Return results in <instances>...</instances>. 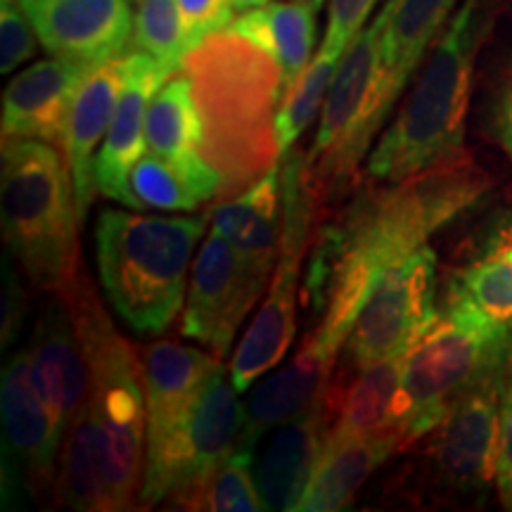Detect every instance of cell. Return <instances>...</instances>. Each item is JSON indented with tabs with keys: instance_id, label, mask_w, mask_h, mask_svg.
Masks as SVG:
<instances>
[{
	"instance_id": "cell-1",
	"label": "cell",
	"mask_w": 512,
	"mask_h": 512,
	"mask_svg": "<svg viewBox=\"0 0 512 512\" xmlns=\"http://www.w3.org/2000/svg\"><path fill=\"white\" fill-rule=\"evenodd\" d=\"M60 297L86 351L91 392L64 434L57 503L81 512L131 510L145 477L143 361L114 328L86 271Z\"/></svg>"
},
{
	"instance_id": "cell-2",
	"label": "cell",
	"mask_w": 512,
	"mask_h": 512,
	"mask_svg": "<svg viewBox=\"0 0 512 512\" xmlns=\"http://www.w3.org/2000/svg\"><path fill=\"white\" fill-rule=\"evenodd\" d=\"M494 178L470 155L403 181H370L320 223L306 275V309H325L332 278L361 273L377 280L384 268L427 245L448 223L470 214Z\"/></svg>"
},
{
	"instance_id": "cell-3",
	"label": "cell",
	"mask_w": 512,
	"mask_h": 512,
	"mask_svg": "<svg viewBox=\"0 0 512 512\" xmlns=\"http://www.w3.org/2000/svg\"><path fill=\"white\" fill-rule=\"evenodd\" d=\"M181 72L202 117V157L221 178L219 200L238 197L283 157L275 133L283 69L264 48L226 29L192 48Z\"/></svg>"
},
{
	"instance_id": "cell-4",
	"label": "cell",
	"mask_w": 512,
	"mask_h": 512,
	"mask_svg": "<svg viewBox=\"0 0 512 512\" xmlns=\"http://www.w3.org/2000/svg\"><path fill=\"white\" fill-rule=\"evenodd\" d=\"M501 0H463L427 55L408 100L366 164L370 181L394 183L465 157V128L477 60Z\"/></svg>"
},
{
	"instance_id": "cell-5",
	"label": "cell",
	"mask_w": 512,
	"mask_h": 512,
	"mask_svg": "<svg viewBox=\"0 0 512 512\" xmlns=\"http://www.w3.org/2000/svg\"><path fill=\"white\" fill-rule=\"evenodd\" d=\"M207 216H145L102 209L95 226L100 283L136 335L155 337L174 323L185 278Z\"/></svg>"
},
{
	"instance_id": "cell-6",
	"label": "cell",
	"mask_w": 512,
	"mask_h": 512,
	"mask_svg": "<svg viewBox=\"0 0 512 512\" xmlns=\"http://www.w3.org/2000/svg\"><path fill=\"white\" fill-rule=\"evenodd\" d=\"M57 145L3 138L0 209L5 245L38 290L64 294L83 271L69 162Z\"/></svg>"
},
{
	"instance_id": "cell-7",
	"label": "cell",
	"mask_w": 512,
	"mask_h": 512,
	"mask_svg": "<svg viewBox=\"0 0 512 512\" xmlns=\"http://www.w3.org/2000/svg\"><path fill=\"white\" fill-rule=\"evenodd\" d=\"M396 100L382 64L380 22L375 17L344 50L320 114L316 140L304 159V185L323 219L354 188L358 166Z\"/></svg>"
},
{
	"instance_id": "cell-8",
	"label": "cell",
	"mask_w": 512,
	"mask_h": 512,
	"mask_svg": "<svg viewBox=\"0 0 512 512\" xmlns=\"http://www.w3.org/2000/svg\"><path fill=\"white\" fill-rule=\"evenodd\" d=\"M510 361L512 328L446 290L430 330L403 354L411 446L437 427L460 396L508 370Z\"/></svg>"
},
{
	"instance_id": "cell-9",
	"label": "cell",
	"mask_w": 512,
	"mask_h": 512,
	"mask_svg": "<svg viewBox=\"0 0 512 512\" xmlns=\"http://www.w3.org/2000/svg\"><path fill=\"white\" fill-rule=\"evenodd\" d=\"M283 174V233H280L278 261H275L271 285L264 304L245 335H242L233 361L230 380L238 392H247L256 377L283 361L297 332V287L302 278L306 249L316 240L323 214L304 185V155L290 150L280 164Z\"/></svg>"
},
{
	"instance_id": "cell-10",
	"label": "cell",
	"mask_w": 512,
	"mask_h": 512,
	"mask_svg": "<svg viewBox=\"0 0 512 512\" xmlns=\"http://www.w3.org/2000/svg\"><path fill=\"white\" fill-rule=\"evenodd\" d=\"M226 368L216 366L204 382L188 422L157 460L145 465L140 508L195 510L204 484L219 467L240 451L245 430V406Z\"/></svg>"
},
{
	"instance_id": "cell-11",
	"label": "cell",
	"mask_w": 512,
	"mask_h": 512,
	"mask_svg": "<svg viewBox=\"0 0 512 512\" xmlns=\"http://www.w3.org/2000/svg\"><path fill=\"white\" fill-rule=\"evenodd\" d=\"M508 370L460 396L437 427L422 437L427 444L418 463V484L427 496L463 505L486 501L496 484L501 396Z\"/></svg>"
},
{
	"instance_id": "cell-12",
	"label": "cell",
	"mask_w": 512,
	"mask_h": 512,
	"mask_svg": "<svg viewBox=\"0 0 512 512\" xmlns=\"http://www.w3.org/2000/svg\"><path fill=\"white\" fill-rule=\"evenodd\" d=\"M437 254L422 245L377 275L358 311L335 373H358L384 358L403 356L439 313Z\"/></svg>"
},
{
	"instance_id": "cell-13",
	"label": "cell",
	"mask_w": 512,
	"mask_h": 512,
	"mask_svg": "<svg viewBox=\"0 0 512 512\" xmlns=\"http://www.w3.org/2000/svg\"><path fill=\"white\" fill-rule=\"evenodd\" d=\"M271 275L249 264L219 228L211 226L192 264L181 332L216 358L233 347L240 325L252 313Z\"/></svg>"
},
{
	"instance_id": "cell-14",
	"label": "cell",
	"mask_w": 512,
	"mask_h": 512,
	"mask_svg": "<svg viewBox=\"0 0 512 512\" xmlns=\"http://www.w3.org/2000/svg\"><path fill=\"white\" fill-rule=\"evenodd\" d=\"M354 323V313L325 309L320 323L306 335L292 361L256 384V392L245 403L240 448L252 451L264 434L302 413L325 394Z\"/></svg>"
},
{
	"instance_id": "cell-15",
	"label": "cell",
	"mask_w": 512,
	"mask_h": 512,
	"mask_svg": "<svg viewBox=\"0 0 512 512\" xmlns=\"http://www.w3.org/2000/svg\"><path fill=\"white\" fill-rule=\"evenodd\" d=\"M5 441L24 489L41 505L57 503V470L64 432L31 382L29 354L19 351L3 370L0 384Z\"/></svg>"
},
{
	"instance_id": "cell-16",
	"label": "cell",
	"mask_w": 512,
	"mask_h": 512,
	"mask_svg": "<svg viewBox=\"0 0 512 512\" xmlns=\"http://www.w3.org/2000/svg\"><path fill=\"white\" fill-rule=\"evenodd\" d=\"M50 55L100 67L133 41L128 0H17Z\"/></svg>"
},
{
	"instance_id": "cell-17",
	"label": "cell",
	"mask_w": 512,
	"mask_h": 512,
	"mask_svg": "<svg viewBox=\"0 0 512 512\" xmlns=\"http://www.w3.org/2000/svg\"><path fill=\"white\" fill-rule=\"evenodd\" d=\"M325 406L330 413L328 441L394 434L411 448L403 356L384 358L358 373H335L325 389Z\"/></svg>"
},
{
	"instance_id": "cell-18",
	"label": "cell",
	"mask_w": 512,
	"mask_h": 512,
	"mask_svg": "<svg viewBox=\"0 0 512 512\" xmlns=\"http://www.w3.org/2000/svg\"><path fill=\"white\" fill-rule=\"evenodd\" d=\"M221 358L162 339L145 347L143 384L147 408L145 465L157 460L188 422L204 382Z\"/></svg>"
},
{
	"instance_id": "cell-19",
	"label": "cell",
	"mask_w": 512,
	"mask_h": 512,
	"mask_svg": "<svg viewBox=\"0 0 512 512\" xmlns=\"http://www.w3.org/2000/svg\"><path fill=\"white\" fill-rule=\"evenodd\" d=\"M27 354L31 382L57 427L67 434L88 401L91 370L72 311L60 294L38 316Z\"/></svg>"
},
{
	"instance_id": "cell-20",
	"label": "cell",
	"mask_w": 512,
	"mask_h": 512,
	"mask_svg": "<svg viewBox=\"0 0 512 512\" xmlns=\"http://www.w3.org/2000/svg\"><path fill=\"white\" fill-rule=\"evenodd\" d=\"M95 64L57 57L19 72L3 93V138L64 145L69 114Z\"/></svg>"
},
{
	"instance_id": "cell-21",
	"label": "cell",
	"mask_w": 512,
	"mask_h": 512,
	"mask_svg": "<svg viewBox=\"0 0 512 512\" xmlns=\"http://www.w3.org/2000/svg\"><path fill=\"white\" fill-rule=\"evenodd\" d=\"M174 74L176 72H171L169 67H164L162 62L143 50L126 55L124 88H121L105 145L95 159V185L102 195L131 209H136V204H133L131 188H128V178H131L138 159L145 155L147 110H150V102L159 88Z\"/></svg>"
},
{
	"instance_id": "cell-22",
	"label": "cell",
	"mask_w": 512,
	"mask_h": 512,
	"mask_svg": "<svg viewBox=\"0 0 512 512\" xmlns=\"http://www.w3.org/2000/svg\"><path fill=\"white\" fill-rule=\"evenodd\" d=\"M204 126L192 83L183 72L159 88L145 117L147 150L164 157L202 202L219 197L221 178L202 157Z\"/></svg>"
},
{
	"instance_id": "cell-23",
	"label": "cell",
	"mask_w": 512,
	"mask_h": 512,
	"mask_svg": "<svg viewBox=\"0 0 512 512\" xmlns=\"http://www.w3.org/2000/svg\"><path fill=\"white\" fill-rule=\"evenodd\" d=\"M328 432L325 394L275 430L256 465V486L264 510H297L328 444Z\"/></svg>"
},
{
	"instance_id": "cell-24",
	"label": "cell",
	"mask_w": 512,
	"mask_h": 512,
	"mask_svg": "<svg viewBox=\"0 0 512 512\" xmlns=\"http://www.w3.org/2000/svg\"><path fill=\"white\" fill-rule=\"evenodd\" d=\"M124 81L126 55L102 62L83 81L72 105V114H69L62 150L69 162V169H72L76 211H79L81 223H86L93 192L98 190V185H95V159H98L95 150H98L102 136H107V131H110Z\"/></svg>"
},
{
	"instance_id": "cell-25",
	"label": "cell",
	"mask_w": 512,
	"mask_h": 512,
	"mask_svg": "<svg viewBox=\"0 0 512 512\" xmlns=\"http://www.w3.org/2000/svg\"><path fill=\"white\" fill-rule=\"evenodd\" d=\"M463 0H387L377 12L380 53L396 98L406 91Z\"/></svg>"
},
{
	"instance_id": "cell-26",
	"label": "cell",
	"mask_w": 512,
	"mask_h": 512,
	"mask_svg": "<svg viewBox=\"0 0 512 512\" xmlns=\"http://www.w3.org/2000/svg\"><path fill=\"white\" fill-rule=\"evenodd\" d=\"M209 219L249 264L271 275L283 233V174L278 166L242 195L221 200Z\"/></svg>"
},
{
	"instance_id": "cell-27",
	"label": "cell",
	"mask_w": 512,
	"mask_h": 512,
	"mask_svg": "<svg viewBox=\"0 0 512 512\" xmlns=\"http://www.w3.org/2000/svg\"><path fill=\"white\" fill-rule=\"evenodd\" d=\"M403 448V441L394 434L328 441L297 510L337 512L349 508L377 467Z\"/></svg>"
},
{
	"instance_id": "cell-28",
	"label": "cell",
	"mask_w": 512,
	"mask_h": 512,
	"mask_svg": "<svg viewBox=\"0 0 512 512\" xmlns=\"http://www.w3.org/2000/svg\"><path fill=\"white\" fill-rule=\"evenodd\" d=\"M316 12L318 8L309 0L268 3L245 12L228 29L264 48L280 64L287 93V88L311 62V50L316 43Z\"/></svg>"
},
{
	"instance_id": "cell-29",
	"label": "cell",
	"mask_w": 512,
	"mask_h": 512,
	"mask_svg": "<svg viewBox=\"0 0 512 512\" xmlns=\"http://www.w3.org/2000/svg\"><path fill=\"white\" fill-rule=\"evenodd\" d=\"M347 48L328 46L323 43L316 57L306 64V69L299 74V79L287 88L283 102L278 107L275 117V133H278L280 155H287L292 145L302 138V133L309 128L311 119L328 98L330 83L335 79V72L342 62V55Z\"/></svg>"
},
{
	"instance_id": "cell-30",
	"label": "cell",
	"mask_w": 512,
	"mask_h": 512,
	"mask_svg": "<svg viewBox=\"0 0 512 512\" xmlns=\"http://www.w3.org/2000/svg\"><path fill=\"white\" fill-rule=\"evenodd\" d=\"M446 290L463 294L496 323L512 328V256L505 249L494 245L482 259L456 268Z\"/></svg>"
},
{
	"instance_id": "cell-31",
	"label": "cell",
	"mask_w": 512,
	"mask_h": 512,
	"mask_svg": "<svg viewBox=\"0 0 512 512\" xmlns=\"http://www.w3.org/2000/svg\"><path fill=\"white\" fill-rule=\"evenodd\" d=\"M133 46L155 57L171 72H181L190 48L176 0H138L133 15Z\"/></svg>"
},
{
	"instance_id": "cell-32",
	"label": "cell",
	"mask_w": 512,
	"mask_h": 512,
	"mask_svg": "<svg viewBox=\"0 0 512 512\" xmlns=\"http://www.w3.org/2000/svg\"><path fill=\"white\" fill-rule=\"evenodd\" d=\"M136 209L159 211H195L202 200L195 195L188 181L166 162L164 157L147 150L133 166L128 178Z\"/></svg>"
},
{
	"instance_id": "cell-33",
	"label": "cell",
	"mask_w": 512,
	"mask_h": 512,
	"mask_svg": "<svg viewBox=\"0 0 512 512\" xmlns=\"http://www.w3.org/2000/svg\"><path fill=\"white\" fill-rule=\"evenodd\" d=\"M195 510L254 512L264 510L256 475H252V451L240 448L204 484Z\"/></svg>"
},
{
	"instance_id": "cell-34",
	"label": "cell",
	"mask_w": 512,
	"mask_h": 512,
	"mask_svg": "<svg viewBox=\"0 0 512 512\" xmlns=\"http://www.w3.org/2000/svg\"><path fill=\"white\" fill-rule=\"evenodd\" d=\"M34 27L17 0H0V72L10 74L36 53Z\"/></svg>"
},
{
	"instance_id": "cell-35",
	"label": "cell",
	"mask_w": 512,
	"mask_h": 512,
	"mask_svg": "<svg viewBox=\"0 0 512 512\" xmlns=\"http://www.w3.org/2000/svg\"><path fill=\"white\" fill-rule=\"evenodd\" d=\"M181 10L188 48L200 46L204 38L226 31L233 24V5L230 0H176Z\"/></svg>"
},
{
	"instance_id": "cell-36",
	"label": "cell",
	"mask_w": 512,
	"mask_h": 512,
	"mask_svg": "<svg viewBox=\"0 0 512 512\" xmlns=\"http://www.w3.org/2000/svg\"><path fill=\"white\" fill-rule=\"evenodd\" d=\"M496 491L505 510H512V363L503 382L501 425L496 448Z\"/></svg>"
},
{
	"instance_id": "cell-37",
	"label": "cell",
	"mask_w": 512,
	"mask_h": 512,
	"mask_svg": "<svg viewBox=\"0 0 512 512\" xmlns=\"http://www.w3.org/2000/svg\"><path fill=\"white\" fill-rule=\"evenodd\" d=\"M377 3L380 0H332L328 31H325L323 43L349 48V43L368 22L370 12L377 8Z\"/></svg>"
},
{
	"instance_id": "cell-38",
	"label": "cell",
	"mask_w": 512,
	"mask_h": 512,
	"mask_svg": "<svg viewBox=\"0 0 512 512\" xmlns=\"http://www.w3.org/2000/svg\"><path fill=\"white\" fill-rule=\"evenodd\" d=\"M489 131L503 152L512 159V60L498 81L489 110Z\"/></svg>"
},
{
	"instance_id": "cell-39",
	"label": "cell",
	"mask_w": 512,
	"mask_h": 512,
	"mask_svg": "<svg viewBox=\"0 0 512 512\" xmlns=\"http://www.w3.org/2000/svg\"><path fill=\"white\" fill-rule=\"evenodd\" d=\"M24 320V292L19 287L15 271L5 266V292H3V347L17 337L19 325Z\"/></svg>"
},
{
	"instance_id": "cell-40",
	"label": "cell",
	"mask_w": 512,
	"mask_h": 512,
	"mask_svg": "<svg viewBox=\"0 0 512 512\" xmlns=\"http://www.w3.org/2000/svg\"><path fill=\"white\" fill-rule=\"evenodd\" d=\"M268 3H273V0H230L233 10H238V12L256 10V8H261V5H268Z\"/></svg>"
},
{
	"instance_id": "cell-41",
	"label": "cell",
	"mask_w": 512,
	"mask_h": 512,
	"mask_svg": "<svg viewBox=\"0 0 512 512\" xmlns=\"http://www.w3.org/2000/svg\"><path fill=\"white\" fill-rule=\"evenodd\" d=\"M496 247H501V249H505V252H508L510 256H512V223H510V228L505 230V233L501 235V238L496 240Z\"/></svg>"
},
{
	"instance_id": "cell-42",
	"label": "cell",
	"mask_w": 512,
	"mask_h": 512,
	"mask_svg": "<svg viewBox=\"0 0 512 512\" xmlns=\"http://www.w3.org/2000/svg\"><path fill=\"white\" fill-rule=\"evenodd\" d=\"M309 3H313V5H316V8L320 10V8H323V3H325V0H309Z\"/></svg>"
}]
</instances>
